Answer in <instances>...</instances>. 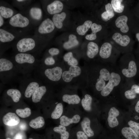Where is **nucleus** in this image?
I'll list each match as a JSON object with an SVG mask.
<instances>
[{"label":"nucleus","instance_id":"1","mask_svg":"<svg viewBox=\"0 0 139 139\" xmlns=\"http://www.w3.org/2000/svg\"><path fill=\"white\" fill-rule=\"evenodd\" d=\"M11 59L19 73L23 75L30 74L40 63L34 55L27 53H16Z\"/></svg>","mask_w":139,"mask_h":139},{"label":"nucleus","instance_id":"2","mask_svg":"<svg viewBox=\"0 0 139 139\" xmlns=\"http://www.w3.org/2000/svg\"><path fill=\"white\" fill-rule=\"evenodd\" d=\"M41 38L36 35L23 36L17 40L12 46L16 53H27L34 55L40 53L43 48Z\"/></svg>","mask_w":139,"mask_h":139},{"label":"nucleus","instance_id":"3","mask_svg":"<svg viewBox=\"0 0 139 139\" xmlns=\"http://www.w3.org/2000/svg\"><path fill=\"white\" fill-rule=\"evenodd\" d=\"M62 64L58 63L52 67L42 66L40 65L35 70L37 77L48 85L60 83L63 73L65 70Z\"/></svg>","mask_w":139,"mask_h":139},{"label":"nucleus","instance_id":"4","mask_svg":"<svg viewBox=\"0 0 139 139\" xmlns=\"http://www.w3.org/2000/svg\"><path fill=\"white\" fill-rule=\"evenodd\" d=\"M19 73L11 59L4 57L0 58V80L4 84H8L15 79Z\"/></svg>","mask_w":139,"mask_h":139},{"label":"nucleus","instance_id":"5","mask_svg":"<svg viewBox=\"0 0 139 139\" xmlns=\"http://www.w3.org/2000/svg\"><path fill=\"white\" fill-rule=\"evenodd\" d=\"M8 24L10 29L24 34L34 26L30 19L22 12L17 13L10 19Z\"/></svg>","mask_w":139,"mask_h":139},{"label":"nucleus","instance_id":"6","mask_svg":"<svg viewBox=\"0 0 139 139\" xmlns=\"http://www.w3.org/2000/svg\"><path fill=\"white\" fill-rule=\"evenodd\" d=\"M22 34L11 29H6L4 28L0 29V42L1 53L7 49L19 39L24 36Z\"/></svg>","mask_w":139,"mask_h":139},{"label":"nucleus","instance_id":"7","mask_svg":"<svg viewBox=\"0 0 139 139\" xmlns=\"http://www.w3.org/2000/svg\"><path fill=\"white\" fill-rule=\"evenodd\" d=\"M19 81V84L25 87L24 95L26 98L32 97L36 90L43 84V83L37 77L30 76V74L23 75Z\"/></svg>","mask_w":139,"mask_h":139},{"label":"nucleus","instance_id":"8","mask_svg":"<svg viewBox=\"0 0 139 139\" xmlns=\"http://www.w3.org/2000/svg\"><path fill=\"white\" fill-rule=\"evenodd\" d=\"M84 69L78 65L70 66L67 70L65 69L62 76L61 82L71 84L84 75Z\"/></svg>","mask_w":139,"mask_h":139},{"label":"nucleus","instance_id":"9","mask_svg":"<svg viewBox=\"0 0 139 139\" xmlns=\"http://www.w3.org/2000/svg\"><path fill=\"white\" fill-rule=\"evenodd\" d=\"M30 19L34 26L38 25L42 19L43 13L39 5L34 4L28 6L22 12Z\"/></svg>","mask_w":139,"mask_h":139},{"label":"nucleus","instance_id":"10","mask_svg":"<svg viewBox=\"0 0 139 139\" xmlns=\"http://www.w3.org/2000/svg\"><path fill=\"white\" fill-rule=\"evenodd\" d=\"M55 27L52 20L47 18L42 20L38 26L36 30V35L41 37L42 35L52 32Z\"/></svg>","mask_w":139,"mask_h":139},{"label":"nucleus","instance_id":"11","mask_svg":"<svg viewBox=\"0 0 139 139\" xmlns=\"http://www.w3.org/2000/svg\"><path fill=\"white\" fill-rule=\"evenodd\" d=\"M121 80V77L118 74L114 72L111 73L108 82L101 91V95L104 97L109 95L112 91L114 87L119 84Z\"/></svg>","mask_w":139,"mask_h":139},{"label":"nucleus","instance_id":"12","mask_svg":"<svg viewBox=\"0 0 139 139\" xmlns=\"http://www.w3.org/2000/svg\"><path fill=\"white\" fill-rule=\"evenodd\" d=\"M99 73V75L96 79L95 86L96 90L100 91L105 86V82L109 80L110 74L108 70L105 68L101 69Z\"/></svg>","mask_w":139,"mask_h":139},{"label":"nucleus","instance_id":"13","mask_svg":"<svg viewBox=\"0 0 139 139\" xmlns=\"http://www.w3.org/2000/svg\"><path fill=\"white\" fill-rule=\"evenodd\" d=\"M17 13V12L7 3L0 1V14L4 19H10Z\"/></svg>","mask_w":139,"mask_h":139},{"label":"nucleus","instance_id":"14","mask_svg":"<svg viewBox=\"0 0 139 139\" xmlns=\"http://www.w3.org/2000/svg\"><path fill=\"white\" fill-rule=\"evenodd\" d=\"M3 121L5 125L9 126H14L20 123L19 118L14 113L9 112L5 115L3 118Z\"/></svg>","mask_w":139,"mask_h":139},{"label":"nucleus","instance_id":"15","mask_svg":"<svg viewBox=\"0 0 139 139\" xmlns=\"http://www.w3.org/2000/svg\"><path fill=\"white\" fill-rule=\"evenodd\" d=\"M119 114L118 110L115 107H112L110 109L107 120L110 127H114L118 125L119 122L116 117L119 116Z\"/></svg>","mask_w":139,"mask_h":139},{"label":"nucleus","instance_id":"16","mask_svg":"<svg viewBox=\"0 0 139 139\" xmlns=\"http://www.w3.org/2000/svg\"><path fill=\"white\" fill-rule=\"evenodd\" d=\"M63 7V4L61 1L55 0L47 6L46 10L49 14L54 15L62 11Z\"/></svg>","mask_w":139,"mask_h":139},{"label":"nucleus","instance_id":"17","mask_svg":"<svg viewBox=\"0 0 139 139\" xmlns=\"http://www.w3.org/2000/svg\"><path fill=\"white\" fill-rule=\"evenodd\" d=\"M47 91V85H42L35 91L31 97L32 101L35 103L40 101Z\"/></svg>","mask_w":139,"mask_h":139},{"label":"nucleus","instance_id":"18","mask_svg":"<svg viewBox=\"0 0 139 139\" xmlns=\"http://www.w3.org/2000/svg\"><path fill=\"white\" fill-rule=\"evenodd\" d=\"M128 18L127 16L123 15L118 17L115 21L116 27L120 28V31L125 33L129 30V28L127 24Z\"/></svg>","mask_w":139,"mask_h":139},{"label":"nucleus","instance_id":"19","mask_svg":"<svg viewBox=\"0 0 139 139\" xmlns=\"http://www.w3.org/2000/svg\"><path fill=\"white\" fill-rule=\"evenodd\" d=\"M112 39L117 44L122 46H127L130 43L131 39L126 35H122L120 33L116 32L112 35Z\"/></svg>","mask_w":139,"mask_h":139},{"label":"nucleus","instance_id":"20","mask_svg":"<svg viewBox=\"0 0 139 139\" xmlns=\"http://www.w3.org/2000/svg\"><path fill=\"white\" fill-rule=\"evenodd\" d=\"M137 71V67L135 62L133 60H131L129 63L128 68L123 69L122 72L125 77H131L135 75Z\"/></svg>","mask_w":139,"mask_h":139},{"label":"nucleus","instance_id":"21","mask_svg":"<svg viewBox=\"0 0 139 139\" xmlns=\"http://www.w3.org/2000/svg\"><path fill=\"white\" fill-rule=\"evenodd\" d=\"M112 48V46L110 43L108 42L104 43L99 51V54L101 57L103 59L108 58L111 55Z\"/></svg>","mask_w":139,"mask_h":139},{"label":"nucleus","instance_id":"22","mask_svg":"<svg viewBox=\"0 0 139 139\" xmlns=\"http://www.w3.org/2000/svg\"><path fill=\"white\" fill-rule=\"evenodd\" d=\"M80 118V116L77 114L74 115L72 118H68L65 116H63L60 118V124L65 126H67L72 123H78Z\"/></svg>","mask_w":139,"mask_h":139},{"label":"nucleus","instance_id":"23","mask_svg":"<svg viewBox=\"0 0 139 139\" xmlns=\"http://www.w3.org/2000/svg\"><path fill=\"white\" fill-rule=\"evenodd\" d=\"M90 120L87 117L84 118L81 123V125L84 132L88 137L93 136L94 135L93 131L90 127Z\"/></svg>","mask_w":139,"mask_h":139},{"label":"nucleus","instance_id":"24","mask_svg":"<svg viewBox=\"0 0 139 139\" xmlns=\"http://www.w3.org/2000/svg\"><path fill=\"white\" fill-rule=\"evenodd\" d=\"M87 48L86 55L90 58H94L99 52L98 46L96 43L94 42H89L87 45Z\"/></svg>","mask_w":139,"mask_h":139},{"label":"nucleus","instance_id":"25","mask_svg":"<svg viewBox=\"0 0 139 139\" xmlns=\"http://www.w3.org/2000/svg\"><path fill=\"white\" fill-rule=\"evenodd\" d=\"M66 14L65 13L62 12L60 14H56L53 15L52 21L55 26L58 29H60L63 27V22L65 18Z\"/></svg>","mask_w":139,"mask_h":139},{"label":"nucleus","instance_id":"26","mask_svg":"<svg viewBox=\"0 0 139 139\" xmlns=\"http://www.w3.org/2000/svg\"><path fill=\"white\" fill-rule=\"evenodd\" d=\"M105 8L106 11L103 13L101 15L102 20L105 21H107L114 16V9L111 4L108 3L106 5Z\"/></svg>","mask_w":139,"mask_h":139},{"label":"nucleus","instance_id":"27","mask_svg":"<svg viewBox=\"0 0 139 139\" xmlns=\"http://www.w3.org/2000/svg\"><path fill=\"white\" fill-rule=\"evenodd\" d=\"M62 99L64 102L69 104H78L81 100L79 97L76 94H65L63 95Z\"/></svg>","mask_w":139,"mask_h":139},{"label":"nucleus","instance_id":"28","mask_svg":"<svg viewBox=\"0 0 139 139\" xmlns=\"http://www.w3.org/2000/svg\"><path fill=\"white\" fill-rule=\"evenodd\" d=\"M121 132L123 136L127 139H139L138 135L130 127L123 128Z\"/></svg>","mask_w":139,"mask_h":139},{"label":"nucleus","instance_id":"29","mask_svg":"<svg viewBox=\"0 0 139 139\" xmlns=\"http://www.w3.org/2000/svg\"><path fill=\"white\" fill-rule=\"evenodd\" d=\"M6 93L7 95L10 97L14 102L16 103L19 101L22 96L20 91L16 89H9L7 91Z\"/></svg>","mask_w":139,"mask_h":139},{"label":"nucleus","instance_id":"30","mask_svg":"<svg viewBox=\"0 0 139 139\" xmlns=\"http://www.w3.org/2000/svg\"><path fill=\"white\" fill-rule=\"evenodd\" d=\"M91 28L92 31V33L86 35L85 38L87 40H93L96 39V33L101 30L102 27L100 25L93 23L92 24Z\"/></svg>","mask_w":139,"mask_h":139},{"label":"nucleus","instance_id":"31","mask_svg":"<svg viewBox=\"0 0 139 139\" xmlns=\"http://www.w3.org/2000/svg\"><path fill=\"white\" fill-rule=\"evenodd\" d=\"M59 63H57L54 58L52 56H49L44 57L40 61V65L45 67L54 66Z\"/></svg>","mask_w":139,"mask_h":139},{"label":"nucleus","instance_id":"32","mask_svg":"<svg viewBox=\"0 0 139 139\" xmlns=\"http://www.w3.org/2000/svg\"><path fill=\"white\" fill-rule=\"evenodd\" d=\"M79 44L76 36L70 34L69 36L68 40L64 43L63 47L65 49H68L77 45Z\"/></svg>","mask_w":139,"mask_h":139},{"label":"nucleus","instance_id":"33","mask_svg":"<svg viewBox=\"0 0 139 139\" xmlns=\"http://www.w3.org/2000/svg\"><path fill=\"white\" fill-rule=\"evenodd\" d=\"M45 123L44 118L40 116L31 120L29 122V125L31 127L36 129L43 127Z\"/></svg>","mask_w":139,"mask_h":139},{"label":"nucleus","instance_id":"34","mask_svg":"<svg viewBox=\"0 0 139 139\" xmlns=\"http://www.w3.org/2000/svg\"><path fill=\"white\" fill-rule=\"evenodd\" d=\"M92 24V22L90 20L86 21L83 25H80L77 27V32L80 35H84L91 28Z\"/></svg>","mask_w":139,"mask_h":139},{"label":"nucleus","instance_id":"35","mask_svg":"<svg viewBox=\"0 0 139 139\" xmlns=\"http://www.w3.org/2000/svg\"><path fill=\"white\" fill-rule=\"evenodd\" d=\"M139 93V86L136 84L132 85L131 89L126 91L124 93L125 97L128 99L135 98L137 94Z\"/></svg>","mask_w":139,"mask_h":139},{"label":"nucleus","instance_id":"36","mask_svg":"<svg viewBox=\"0 0 139 139\" xmlns=\"http://www.w3.org/2000/svg\"><path fill=\"white\" fill-rule=\"evenodd\" d=\"M92 100L91 96L88 94H86L84 95V98L82 99L81 101V104L85 110L87 111H91Z\"/></svg>","mask_w":139,"mask_h":139},{"label":"nucleus","instance_id":"37","mask_svg":"<svg viewBox=\"0 0 139 139\" xmlns=\"http://www.w3.org/2000/svg\"><path fill=\"white\" fill-rule=\"evenodd\" d=\"M54 131L59 134L60 135V139H68L70 134L68 132L66 131L65 126L60 125L58 127H54Z\"/></svg>","mask_w":139,"mask_h":139},{"label":"nucleus","instance_id":"38","mask_svg":"<svg viewBox=\"0 0 139 139\" xmlns=\"http://www.w3.org/2000/svg\"><path fill=\"white\" fill-rule=\"evenodd\" d=\"M122 0H112L111 4L114 11L117 13H122L124 8V5L121 4Z\"/></svg>","mask_w":139,"mask_h":139},{"label":"nucleus","instance_id":"39","mask_svg":"<svg viewBox=\"0 0 139 139\" xmlns=\"http://www.w3.org/2000/svg\"><path fill=\"white\" fill-rule=\"evenodd\" d=\"M63 111L62 104L59 103L57 104L54 110L51 114V117L53 119H57L60 118Z\"/></svg>","mask_w":139,"mask_h":139},{"label":"nucleus","instance_id":"40","mask_svg":"<svg viewBox=\"0 0 139 139\" xmlns=\"http://www.w3.org/2000/svg\"><path fill=\"white\" fill-rule=\"evenodd\" d=\"M16 112L20 117L25 118L30 116L31 114V109L27 107L24 109H17L16 110Z\"/></svg>","mask_w":139,"mask_h":139},{"label":"nucleus","instance_id":"41","mask_svg":"<svg viewBox=\"0 0 139 139\" xmlns=\"http://www.w3.org/2000/svg\"><path fill=\"white\" fill-rule=\"evenodd\" d=\"M128 124L130 127L139 136V123L131 120L128 122Z\"/></svg>","mask_w":139,"mask_h":139},{"label":"nucleus","instance_id":"42","mask_svg":"<svg viewBox=\"0 0 139 139\" xmlns=\"http://www.w3.org/2000/svg\"><path fill=\"white\" fill-rule=\"evenodd\" d=\"M30 1L28 0H15V5L17 6H18V7L20 5V7L21 8V7H23V6H24L25 7V8H26L28 6L27 5H28V4L29 3H28V2H30ZM19 7V8H20Z\"/></svg>","mask_w":139,"mask_h":139},{"label":"nucleus","instance_id":"43","mask_svg":"<svg viewBox=\"0 0 139 139\" xmlns=\"http://www.w3.org/2000/svg\"><path fill=\"white\" fill-rule=\"evenodd\" d=\"M48 51L50 55L53 57L58 55L59 53V50L58 49L54 47L49 49Z\"/></svg>","mask_w":139,"mask_h":139},{"label":"nucleus","instance_id":"44","mask_svg":"<svg viewBox=\"0 0 139 139\" xmlns=\"http://www.w3.org/2000/svg\"><path fill=\"white\" fill-rule=\"evenodd\" d=\"M76 136V139H88V136L84 132L81 131L77 132Z\"/></svg>","mask_w":139,"mask_h":139},{"label":"nucleus","instance_id":"45","mask_svg":"<svg viewBox=\"0 0 139 139\" xmlns=\"http://www.w3.org/2000/svg\"><path fill=\"white\" fill-rule=\"evenodd\" d=\"M67 63V64L70 66H77L78 64L77 60L73 56L72 57Z\"/></svg>","mask_w":139,"mask_h":139},{"label":"nucleus","instance_id":"46","mask_svg":"<svg viewBox=\"0 0 139 139\" xmlns=\"http://www.w3.org/2000/svg\"><path fill=\"white\" fill-rule=\"evenodd\" d=\"M73 56L72 53L71 52H68L64 55L63 57V59L65 62H67Z\"/></svg>","mask_w":139,"mask_h":139},{"label":"nucleus","instance_id":"47","mask_svg":"<svg viewBox=\"0 0 139 139\" xmlns=\"http://www.w3.org/2000/svg\"><path fill=\"white\" fill-rule=\"evenodd\" d=\"M27 128L26 124L24 123H21L19 125L20 129L22 130H25Z\"/></svg>","mask_w":139,"mask_h":139},{"label":"nucleus","instance_id":"48","mask_svg":"<svg viewBox=\"0 0 139 139\" xmlns=\"http://www.w3.org/2000/svg\"><path fill=\"white\" fill-rule=\"evenodd\" d=\"M23 135L21 133H18L14 137V139H22Z\"/></svg>","mask_w":139,"mask_h":139},{"label":"nucleus","instance_id":"49","mask_svg":"<svg viewBox=\"0 0 139 139\" xmlns=\"http://www.w3.org/2000/svg\"><path fill=\"white\" fill-rule=\"evenodd\" d=\"M4 23V18L0 14V27L3 26Z\"/></svg>","mask_w":139,"mask_h":139},{"label":"nucleus","instance_id":"50","mask_svg":"<svg viewBox=\"0 0 139 139\" xmlns=\"http://www.w3.org/2000/svg\"><path fill=\"white\" fill-rule=\"evenodd\" d=\"M135 109L137 112L139 113V101L137 102L135 105Z\"/></svg>","mask_w":139,"mask_h":139},{"label":"nucleus","instance_id":"51","mask_svg":"<svg viewBox=\"0 0 139 139\" xmlns=\"http://www.w3.org/2000/svg\"><path fill=\"white\" fill-rule=\"evenodd\" d=\"M135 34V37L137 40L139 42V31L137 32Z\"/></svg>","mask_w":139,"mask_h":139},{"label":"nucleus","instance_id":"52","mask_svg":"<svg viewBox=\"0 0 139 139\" xmlns=\"http://www.w3.org/2000/svg\"><path fill=\"white\" fill-rule=\"evenodd\" d=\"M134 118L136 119H139V117L137 116H135Z\"/></svg>","mask_w":139,"mask_h":139},{"label":"nucleus","instance_id":"53","mask_svg":"<svg viewBox=\"0 0 139 139\" xmlns=\"http://www.w3.org/2000/svg\"><path fill=\"white\" fill-rule=\"evenodd\" d=\"M6 139H11L9 138H7Z\"/></svg>","mask_w":139,"mask_h":139},{"label":"nucleus","instance_id":"54","mask_svg":"<svg viewBox=\"0 0 139 139\" xmlns=\"http://www.w3.org/2000/svg\"><path fill=\"white\" fill-rule=\"evenodd\" d=\"M29 139H33L32 138H29Z\"/></svg>","mask_w":139,"mask_h":139}]
</instances>
